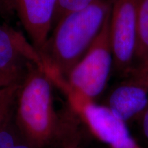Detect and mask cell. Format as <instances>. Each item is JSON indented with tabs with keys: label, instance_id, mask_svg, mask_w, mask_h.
Returning a JSON list of instances; mask_svg holds the SVG:
<instances>
[{
	"label": "cell",
	"instance_id": "ba28073f",
	"mask_svg": "<svg viewBox=\"0 0 148 148\" xmlns=\"http://www.w3.org/2000/svg\"><path fill=\"white\" fill-rule=\"evenodd\" d=\"M34 64L45 69L41 55L30 41L13 27L0 23V71Z\"/></svg>",
	"mask_w": 148,
	"mask_h": 148
},
{
	"label": "cell",
	"instance_id": "9a60e30c",
	"mask_svg": "<svg viewBox=\"0 0 148 148\" xmlns=\"http://www.w3.org/2000/svg\"><path fill=\"white\" fill-rule=\"evenodd\" d=\"M14 9L13 0H0V16L10 13Z\"/></svg>",
	"mask_w": 148,
	"mask_h": 148
},
{
	"label": "cell",
	"instance_id": "5b68a950",
	"mask_svg": "<svg viewBox=\"0 0 148 148\" xmlns=\"http://www.w3.org/2000/svg\"><path fill=\"white\" fill-rule=\"evenodd\" d=\"M138 0H111L110 34L113 66L122 77L134 66Z\"/></svg>",
	"mask_w": 148,
	"mask_h": 148
},
{
	"label": "cell",
	"instance_id": "9c48e42d",
	"mask_svg": "<svg viewBox=\"0 0 148 148\" xmlns=\"http://www.w3.org/2000/svg\"><path fill=\"white\" fill-rule=\"evenodd\" d=\"M136 66L148 70V0H138L134 62Z\"/></svg>",
	"mask_w": 148,
	"mask_h": 148
},
{
	"label": "cell",
	"instance_id": "4fadbf2b",
	"mask_svg": "<svg viewBox=\"0 0 148 148\" xmlns=\"http://www.w3.org/2000/svg\"><path fill=\"white\" fill-rule=\"evenodd\" d=\"M26 73L24 68L0 71V87L22 82Z\"/></svg>",
	"mask_w": 148,
	"mask_h": 148
},
{
	"label": "cell",
	"instance_id": "7c38bea8",
	"mask_svg": "<svg viewBox=\"0 0 148 148\" xmlns=\"http://www.w3.org/2000/svg\"><path fill=\"white\" fill-rule=\"evenodd\" d=\"M93 1L94 0H58L53 27L66 14L84 8Z\"/></svg>",
	"mask_w": 148,
	"mask_h": 148
},
{
	"label": "cell",
	"instance_id": "3957f363",
	"mask_svg": "<svg viewBox=\"0 0 148 148\" xmlns=\"http://www.w3.org/2000/svg\"><path fill=\"white\" fill-rule=\"evenodd\" d=\"M56 85L64 92L72 110L92 135L109 148H143L132 136L127 123L106 106L74 89L66 79H59Z\"/></svg>",
	"mask_w": 148,
	"mask_h": 148
},
{
	"label": "cell",
	"instance_id": "7a4b0ae2",
	"mask_svg": "<svg viewBox=\"0 0 148 148\" xmlns=\"http://www.w3.org/2000/svg\"><path fill=\"white\" fill-rule=\"evenodd\" d=\"M51 84L43 69L31 64L16 99V124L23 138L36 148L50 143L58 133V121L53 103Z\"/></svg>",
	"mask_w": 148,
	"mask_h": 148
},
{
	"label": "cell",
	"instance_id": "277c9868",
	"mask_svg": "<svg viewBox=\"0 0 148 148\" xmlns=\"http://www.w3.org/2000/svg\"><path fill=\"white\" fill-rule=\"evenodd\" d=\"M110 15V12L87 52L65 78L74 89L94 100L106 87L113 66Z\"/></svg>",
	"mask_w": 148,
	"mask_h": 148
},
{
	"label": "cell",
	"instance_id": "5bb4252c",
	"mask_svg": "<svg viewBox=\"0 0 148 148\" xmlns=\"http://www.w3.org/2000/svg\"><path fill=\"white\" fill-rule=\"evenodd\" d=\"M139 122L141 132L148 141V107L137 120Z\"/></svg>",
	"mask_w": 148,
	"mask_h": 148
},
{
	"label": "cell",
	"instance_id": "2e32d148",
	"mask_svg": "<svg viewBox=\"0 0 148 148\" xmlns=\"http://www.w3.org/2000/svg\"><path fill=\"white\" fill-rule=\"evenodd\" d=\"M13 148H36L34 147L32 144L29 143L27 140H25V138H21L15 145L14 146Z\"/></svg>",
	"mask_w": 148,
	"mask_h": 148
},
{
	"label": "cell",
	"instance_id": "30bf717a",
	"mask_svg": "<svg viewBox=\"0 0 148 148\" xmlns=\"http://www.w3.org/2000/svg\"><path fill=\"white\" fill-rule=\"evenodd\" d=\"M21 82L0 87V127L12 113Z\"/></svg>",
	"mask_w": 148,
	"mask_h": 148
},
{
	"label": "cell",
	"instance_id": "52a82bcc",
	"mask_svg": "<svg viewBox=\"0 0 148 148\" xmlns=\"http://www.w3.org/2000/svg\"><path fill=\"white\" fill-rule=\"evenodd\" d=\"M29 41L41 53L52 30L58 0H13Z\"/></svg>",
	"mask_w": 148,
	"mask_h": 148
},
{
	"label": "cell",
	"instance_id": "6da1fadb",
	"mask_svg": "<svg viewBox=\"0 0 148 148\" xmlns=\"http://www.w3.org/2000/svg\"><path fill=\"white\" fill-rule=\"evenodd\" d=\"M111 0H94L66 14L55 24L41 55L49 70L67 76L87 52L110 13Z\"/></svg>",
	"mask_w": 148,
	"mask_h": 148
},
{
	"label": "cell",
	"instance_id": "8fae6325",
	"mask_svg": "<svg viewBox=\"0 0 148 148\" xmlns=\"http://www.w3.org/2000/svg\"><path fill=\"white\" fill-rule=\"evenodd\" d=\"M23 138L12 113L0 127V148H13Z\"/></svg>",
	"mask_w": 148,
	"mask_h": 148
},
{
	"label": "cell",
	"instance_id": "8992f818",
	"mask_svg": "<svg viewBox=\"0 0 148 148\" xmlns=\"http://www.w3.org/2000/svg\"><path fill=\"white\" fill-rule=\"evenodd\" d=\"M110 90L103 104L128 123L138 120L148 107V70L134 66Z\"/></svg>",
	"mask_w": 148,
	"mask_h": 148
},
{
	"label": "cell",
	"instance_id": "e0dca14e",
	"mask_svg": "<svg viewBox=\"0 0 148 148\" xmlns=\"http://www.w3.org/2000/svg\"><path fill=\"white\" fill-rule=\"evenodd\" d=\"M71 148H72V147H71Z\"/></svg>",
	"mask_w": 148,
	"mask_h": 148
}]
</instances>
